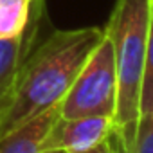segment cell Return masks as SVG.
I'll list each match as a JSON object with an SVG mask.
<instances>
[{"label":"cell","instance_id":"cell-8","mask_svg":"<svg viewBox=\"0 0 153 153\" xmlns=\"http://www.w3.org/2000/svg\"><path fill=\"white\" fill-rule=\"evenodd\" d=\"M112 139L119 153H153V115H140L133 123L117 124Z\"/></svg>","mask_w":153,"mask_h":153},{"label":"cell","instance_id":"cell-7","mask_svg":"<svg viewBox=\"0 0 153 153\" xmlns=\"http://www.w3.org/2000/svg\"><path fill=\"white\" fill-rule=\"evenodd\" d=\"M43 0H0V40L22 36Z\"/></svg>","mask_w":153,"mask_h":153},{"label":"cell","instance_id":"cell-4","mask_svg":"<svg viewBox=\"0 0 153 153\" xmlns=\"http://www.w3.org/2000/svg\"><path fill=\"white\" fill-rule=\"evenodd\" d=\"M117 123L112 115H85V117H58L43 140V151L83 153L108 140Z\"/></svg>","mask_w":153,"mask_h":153},{"label":"cell","instance_id":"cell-1","mask_svg":"<svg viewBox=\"0 0 153 153\" xmlns=\"http://www.w3.org/2000/svg\"><path fill=\"white\" fill-rule=\"evenodd\" d=\"M105 27H79L51 33L34 43L24 59L7 97L0 139L38 114L61 103L87 58L97 47Z\"/></svg>","mask_w":153,"mask_h":153},{"label":"cell","instance_id":"cell-9","mask_svg":"<svg viewBox=\"0 0 153 153\" xmlns=\"http://www.w3.org/2000/svg\"><path fill=\"white\" fill-rule=\"evenodd\" d=\"M140 115H153V7H151V22L146 45L142 85H140Z\"/></svg>","mask_w":153,"mask_h":153},{"label":"cell","instance_id":"cell-2","mask_svg":"<svg viewBox=\"0 0 153 153\" xmlns=\"http://www.w3.org/2000/svg\"><path fill=\"white\" fill-rule=\"evenodd\" d=\"M153 0H115L105 33L110 36L117 67L115 123L140 117V85Z\"/></svg>","mask_w":153,"mask_h":153},{"label":"cell","instance_id":"cell-3","mask_svg":"<svg viewBox=\"0 0 153 153\" xmlns=\"http://www.w3.org/2000/svg\"><path fill=\"white\" fill-rule=\"evenodd\" d=\"M117 67L110 36L105 33L97 47L87 58L74 83L59 103V117L115 115ZM115 119V117H114Z\"/></svg>","mask_w":153,"mask_h":153},{"label":"cell","instance_id":"cell-6","mask_svg":"<svg viewBox=\"0 0 153 153\" xmlns=\"http://www.w3.org/2000/svg\"><path fill=\"white\" fill-rule=\"evenodd\" d=\"M59 117V105L38 114L0 139V153H59L43 151V140Z\"/></svg>","mask_w":153,"mask_h":153},{"label":"cell","instance_id":"cell-10","mask_svg":"<svg viewBox=\"0 0 153 153\" xmlns=\"http://www.w3.org/2000/svg\"><path fill=\"white\" fill-rule=\"evenodd\" d=\"M83 153H119V149H117L114 139L110 137L108 140H105V142H101V144H97V146H94V148H90L88 151H83Z\"/></svg>","mask_w":153,"mask_h":153},{"label":"cell","instance_id":"cell-5","mask_svg":"<svg viewBox=\"0 0 153 153\" xmlns=\"http://www.w3.org/2000/svg\"><path fill=\"white\" fill-rule=\"evenodd\" d=\"M42 16H43V7L34 13L27 31L22 36L11 40H0V106L7 103V97L16 81V74L38 40Z\"/></svg>","mask_w":153,"mask_h":153},{"label":"cell","instance_id":"cell-11","mask_svg":"<svg viewBox=\"0 0 153 153\" xmlns=\"http://www.w3.org/2000/svg\"><path fill=\"white\" fill-rule=\"evenodd\" d=\"M4 108H6V105H4V106H0V124H2V115H4Z\"/></svg>","mask_w":153,"mask_h":153}]
</instances>
